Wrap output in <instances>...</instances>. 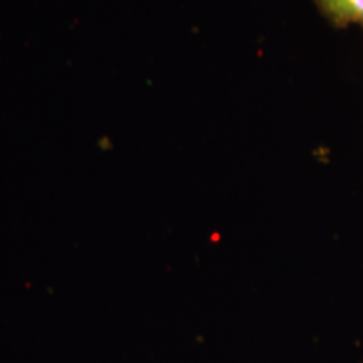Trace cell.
Here are the masks:
<instances>
[{
    "instance_id": "1",
    "label": "cell",
    "mask_w": 363,
    "mask_h": 363,
    "mask_svg": "<svg viewBox=\"0 0 363 363\" xmlns=\"http://www.w3.org/2000/svg\"><path fill=\"white\" fill-rule=\"evenodd\" d=\"M315 4L335 27L358 26L363 29V0H315Z\"/></svg>"
}]
</instances>
